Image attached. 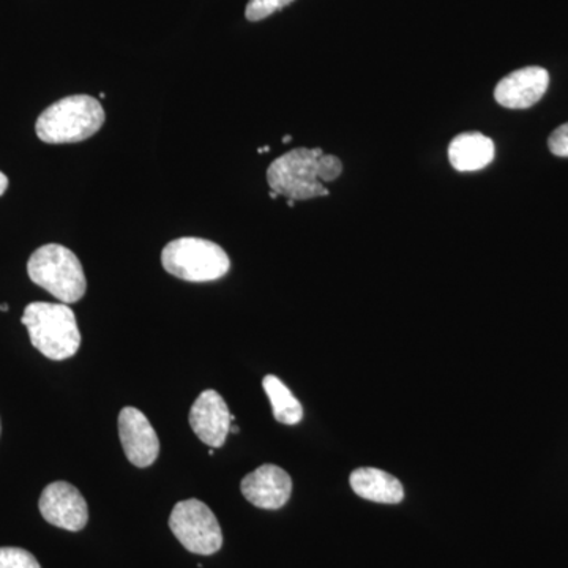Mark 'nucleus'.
<instances>
[{"label":"nucleus","instance_id":"obj_10","mask_svg":"<svg viewBox=\"0 0 568 568\" xmlns=\"http://www.w3.org/2000/svg\"><path fill=\"white\" fill-rule=\"evenodd\" d=\"M241 489L242 495L254 507L278 510L291 499L293 480L282 467L264 465L245 476Z\"/></svg>","mask_w":568,"mask_h":568},{"label":"nucleus","instance_id":"obj_19","mask_svg":"<svg viewBox=\"0 0 568 568\" xmlns=\"http://www.w3.org/2000/svg\"><path fill=\"white\" fill-rule=\"evenodd\" d=\"M268 196H271V197H272V200H276V197H278V196H280V194H278V193H276V192H274V190H271V193H268Z\"/></svg>","mask_w":568,"mask_h":568},{"label":"nucleus","instance_id":"obj_4","mask_svg":"<svg viewBox=\"0 0 568 568\" xmlns=\"http://www.w3.org/2000/svg\"><path fill=\"white\" fill-rule=\"evenodd\" d=\"M28 274L37 286L43 287L62 304L81 301L88 290L81 261L67 246H41L29 260Z\"/></svg>","mask_w":568,"mask_h":568},{"label":"nucleus","instance_id":"obj_20","mask_svg":"<svg viewBox=\"0 0 568 568\" xmlns=\"http://www.w3.org/2000/svg\"><path fill=\"white\" fill-rule=\"evenodd\" d=\"M291 140H293V138H291L290 134H286V136L283 138V144H287Z\"/></svg>","mask_w":568,"mask_h":568},{"label":"nucleus","instance_id":"obj_9","mask_svg":"<svg viewBox=\"0 0 568 568\" xmlns=\"http://www.w3.org/2000/svg\"><path fill=\"white\" fill-rule=\"evenodd\" d=\"M119 436L132 465L149 467L160 454V440L148 417L136 407H123L119 416Z\"/></svg>","mask_w":568,"mask_h":568},{"label":"nucleus","instance_id":"obj_11","mask_svg":"<svg viewBox=\"0 0 568 568\" xmlns=\"http://www.w3.org/2000/svg\"><path fill=\"white\" fill-rule=\"evenodd\" d=\"M549 74L541 67L526 69L507 74L495 89V99L500 106L508 110H528L540 102L548 91Z\"/></svg>","mask_w":568,"mask_h":568},{"label":"nucleus","instance_id":"obj_22","mask_svg":"<svg viewBox=\"0 0 568 568\" xmlns=\"http://www.w3.org/2000/svg\"><path fill=\"white\" fill-rule=\"evenodd\" d=\"M0 310H2V312H7V310H9V305L2 304L0 305Z\"/></svg>","mask_w":568,"mask_h":568},{"label":"nucleus","instance_id":"obj_12","mask_svg":"<svg viewBox=\"0 0 568 568\" xmlns=\"http://www.w3.org/2000/svg\"><path fill=\"white\" fill-rule=\"evenodd\" d=\"M496 149L491 138L481 133H463L448 145V160L459 173H476L495 160Z\"/></svg>","mask_w":568,"mask_h":568},{"label":"nucleus","instance_id":"obj_1","mask_svg":"<svg viewBox=\"0 0 568 568\" xmlns=\"http://www.w3.org/2000/svg\"><path fill=\"white\" fill-rule=\"evenodd\" d=\"M343 173L338 156L327 155L323 149H294L268 166L271 190L287 200L308 201L328 196L325 182H334Z\"/></svg>","mask_w":568,"mask_h":568},{"label":"nucleus","instance_id":"obj_23","mask_svg":"<svg viewBox=\"0 0 568 568\" xmlns=\"http://www.w3.org/2000/svg\"><path fill=\"white\" fill-rule=\"evenodd\" d=\"M287 205H290V207H294L295 201L294 200H287Z\"/></svg>","mask_w":568,"mask_h":568},{"label":"nucleus","instance_id":"obj_16","mask_svg":"<svg viewBox=\"0 0 568 568\" xmlns=\"http://www.w3.org/2000/svg\"><path fill=\"white\" fill-rule=\"evenodd\" d=\"M293 2L294 0H250L245 10L246 20L252 22L263 21Z\"/></svg>","mask_w":568,"mask_h":568},{"label":"nucleus","instance_id":"obj_5","mask_svg":"<svg viewBox=\"0 0 568 568\" xmlns=\"http://www.w3.org/2000/svg\"><path fill=\"white\" fill-rule=\"evenodd\" d=\"M162 264L168 274L192 283L215 282L231 268L230 256L222 246L200 237L170 242L163 248Z\"/></svg>","mask_w":568,"mask_h":568},{"label":"nucleus","instance_id":"obj_7","mask_svg":"<svg viewBox=\"0 0 568 568\" xmlns=\"http://www.w3.org/2000/svg\"><path fill=\"white\" fill-rule=\"evenodd\" d=\"M40 514L55 528L78 532L89 521V508L80 489L67 481H54L43 489L40 497Z\"/></svg>","mask_w":568,"mask_h":568},{"label":"nucleus","instance_id":"obj_3","mask_svg":"<svg viewBox=\"0 0 568 568\" xmlns=\"http://www.w3.org/2000/svg\"><path fill=\"white\" fill-rule=\"evenodd\" d=\"M104 119L106 115L99 100L89 95H71L41 112L36 132L48 144H71L89 140L100 132Z\"/></svg>","mask_w":568,"mask_h":568},{"label":"nucleus","instance_id":"obj_8","mask_svg":"<svg viewBox=\"0 0 568 568\" xmlns=\"http://www.w3.org/2000/svg\"><path fill=\"white\" fill-rule=\"evenodd\" d=\"M234 418L223 396L215 390H205L197 396L189 416L194 435L212 448L224 446Z\"/></svg>","mask_w":568,"mask_h":568},{"label":"nucleus","instance_id":"obj_24","mask_svg":"<svg viewBox=\"0 0 568 568\" xmlns=\"http://www.w3.org/2000/svg\"><path fill=\"white\" fill-rule=\"evenodd\" d=\"M231 432L239 433L237 426L231 425Z\"/></svg>","mask_w":568,"mask_h":568},{"label":"nucleus","instance_id":"obj_15","mask_svg":"<svg viewBox=\"0 0 568 568\" xmlns=\"http://www.w3.org/2000/svg\"><path fill=\"white\" fill-rule=\"evenodd\" d=\"M0 568H41L32 552L22 548H0Z\"/></svg>","mask_w":568,"mask_h":568},{"label":"nucleus","instance_id":"obj_17","mask_svg":"<svg viewBox=\"0 0 568 568\" xmlns=\"http://www.w3.org/2000/svg\"><path fill=\"white\" fill-rule=\"evenodd\" d=\"M548 148L552 155L568 156V122L551 133L548 140Z\"/></svg>","mask_w":568,"mask_h":568},{"label":"nucleus","instance_id":"obj_14","mask_svg":"<svg viewBox=\"0 0 568 568\" xmlns=\"http://www.w3.org/2000/svg\"><path fill=\"white\" fill-rule=\"evenodd\" d=\"M263 387L268 399H271L272 410L276 422L283 425H297L304 417L301 402L293 395L282 379L274 375L265 376Z\"/></svg>","mask_w":568,"mask_h":568},{"label":"nucleus","instance_id":"obj_6","mask_svg":"<svg viewBox=\"0 0 568 568\" xmlns=\"http://www.w3.org/2000/svg\"><path fill=\"white\" fill-rule=\"evenodd\" d=\"M170 528L183 548L194 555L211 556L222 549L223 534L219 519L201 500L189 499L175 504Z\"/></svg>","mask_w":568,"mask_h":568},{"label":"nucleus","instance_id":"obj_18","mask_svg":"<svg viewBox=\"0 0 568 568\" xmlns=\"http://www.w3.org/2000/svg\"><path fill=\"white\" fill-rule=\"evenodd\" d=\"M7 189H9V179L0 171V196L7 192Z\"/></svg>","mask_w":568,"mask_h":568},{"label":"nucleus","instance_id":"obj_13","mask_svg":"<svg viewBox=\"0 0 568 568\" xmlns=\"http://www.w3.org/2000/svg\"><path fill=\"white\" fill-rule=\"evenodd\" d=\"M349 481L355 495L372 503L398 504L405 497V489L398 478L375 467L354 470Z\"/></svg>","mask_w":568,"mask_h":568},{"label":"nucleus","instance_id":"obj_21","mask_svg":"<svg viewBox=\"0 0 568 568\" xmlns=\"http://www.w3.org/2000/svg\"><path fill=\"white\" fill-rule=\"evenodd\" d=\"M268 151H271V148H268V145H265V148H261L260 151H257V152L267 153Z\"/></svg>","mask_w":568,"mask_h":568},{"label":"nucleus","instance_id":"obj_2","mask_svg":"<svg viewBox=\"0 0 568 568\" xmlns=\"http://www.w3.org/2000/svg\"><path fill=\"white\" fill-rule=\"evenodd\" d=\"M21 323L28 328L32 346L51 361H65L80 349L77 316L67 304L33 302L26 306Z\"/></svg>","mask_w":568,"mask_h":568}]
</instances>
